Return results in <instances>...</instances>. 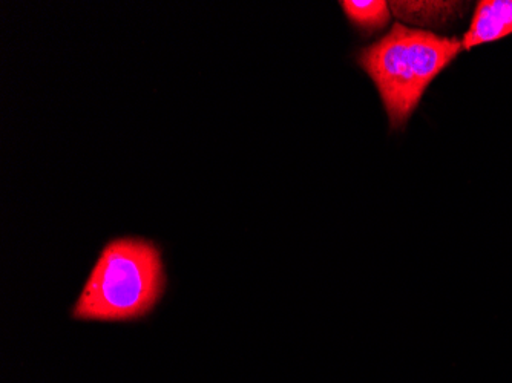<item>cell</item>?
I'll return each mask as SVG.
<instances>
[{
    "instance_id": "1",
    "label": "cell",
    "mask_w": 512,
    "mask_h": 383,
    "mask_svg": "<svg viewBox=\"0 0 512 383\" xmlns=\"http://www.w3.org/2000/svg\"><path fill=\"white\" fill-rule=\"evenodd\" d=\"M463 51L462 40L394 23L356 62L375 83L391 129H404L425 92Z\"/></svg>"
},
{
    "instance_id": "4",
    "label": "cell",
    "mask_w": 512,
    "mask_h": 383,
    "mask_svg": "<svg viewBox=\"0 0 512 383\" xmlns=\"http://www.w3.org/2000/svg\"><path fill=\"white\" fill-rule=\"evenodd\" d=\"M339 5L348 22L364 34L379 33L390 25V4L384 0H368V2L344 0Z\"/></svg>"
},
{
    "instance_id": "2",
    "label": "cell",
    "mask_w": 512,
    "mask_h": 383,
    "mask_svg": "<svg viewBox=\"0 0 512 383\" xmlns=\"http://www.w3.org/2000/svg\"><path fill=\"white\" fill-rule=\"evenodd\" d=\"M160 249L142 238L112 239L73 308L79 321L129 322L154 310L165 290Z\"/></svg>"
},
{
    "instance_id": "3",
    "label": "cell",
    "mask_w": 512,
    "mask_h": 383,
    "mask_svg": "<svg viewBox=\"0 0 512 383\" xmlns=\"http://www.w3.org/2000/svg\"><path fill=\"white\" fill-rule=\"evenodd\" d=\"M512 34V0H482L463 36V50L497 42Z\"/></svg>"
}]
</instances>
